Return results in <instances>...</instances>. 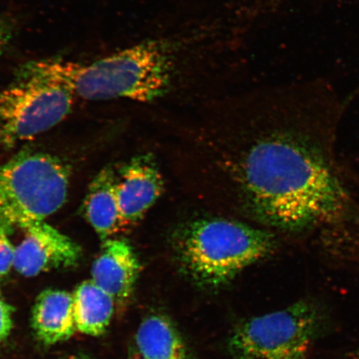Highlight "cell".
Masks as SVG:
<instances>
[{
    "label": "cell",
    "mask_w": 359,
    "mask_h": 359,
    "mask_svg": "<svg viewBox=\"0 0 359 359\" xmlns=\"http://www.w3.org/2000/svg\"><path fill=\"white\" fill-rule=\"evenodd\" d=\"M243 180L260 215L288 230L334 222L348 201L330 135L309 140L277 137L257 143L245 157Z\"/></svg>",
    "instance_id": "6da1fadb"
},
{
    "label": "cell",
    "mask_w": 359,
    "mask_h": 359,
    "mask_svg": "<svg viewBox=\"0 0 359 359\" xmlns=\"http://www.w3.org/2000/svg\"><path fill=\"white\" fill-rule=\"evenodd\" d=\"M16 75L60 84L86 100L149 102L163 97L147 39L90 64L62 58L31 61Z\"/></svg>",
    "instance_id": "7a4b0ae2"
},
{
    "label": "cell",
    "mask_w": 359,
    "mask_h": 359,
    "mask_svg": "<svg viewBox=\"0 0 359 359\" xmlns=\"http://www.w3.org/2000/svg\"><path fill=\"white\" fill-rule=\"evenodd\" d=\"M273 247L266 232L227 219H210L193 224L180 241L177 254L183 271L195 284L217 289L266 257Z\"/></svg>",
    "instance_id": "3957f363"
},
{
    "label": "cell",
    "mask_w": 359,
    "mask_h": 359,
    "mask_svg": "<svg viewBox=\"0 0 359 359\" xmlns=\"http://www.w3.org/2000/svg\"><path fill=\"white\" fill-rule=\"evenodd\" d=\"M332 330L329 308L320 300L305 299L241 323L228 348L233 359H309L313 344Z\"/></svg>",
    "instance_id": "277c9868"
},
{
    "label": "cell",
    "mask_w": 359,
    "mask_h": 359,
    "mask_svg": "<svg viewBox=\"0 0 359 359\" xmlns=\"http://www.w3.org/2000/svg\"><path fill=\"white\" fill-rule=\"evenodd\" d=\"M70 170L55 156L25 151L0 165V222L24 229L65 204Z\"/></svg>",
    "instance_id": "5b68a950"
},
{
    "label": "cell",
    "mask_w": 359,
    "mask_h": 359,
    "mask_svg": "<svg viewBox=\"0 0 359 359\" xmlns=\"http://www.w3.org/2000/svg\"><path fill=\"white\" fill-rule=\"evenodd\" d=\"M74 98L60 84L17 79L0 93V145L8 149L55 128L70 114Z\"/></svg>",
    "instance_id": "8992f818"
},
{
    "label": "cell",
    "mask_w": 359,
    "mask_h": 359,
    "mask_svg": "<svg viewBox=\"0 0 359 359\" xmlns=\"http://www.w3.org/2000/svg\"><path fill=\"white\" fill-rule=\"evenodd\" d=\"M16 246L13 268L25 277H34L55 269L73 268L82 257L81 247L45 221L32 223Z\"/></svg>",
    "instance_id": "52a82bcc"
},
{
    "label": "cell",
    "mask_w": 359,
    "mask_h": 359,
    "mask_svg": "<svg viewBox=\"0 0 359 359\" xmlns=\"http://www.w3.org/2000/svg\"><path fill=\"white\" fill-rule=\"evenodd\" d=\"M141 264L133 247L120 239L103 241L92 267V280L123 307L133 293Z\"/></svg>",
    "instance_id": "ba28073f"
},
{
    "label": "cell",
    "mask_w": 359,
    "mask_h": 359,
    "mask_svg": "<svg viewBox=\"0 0 359 359\" xmlns=\"http://www.w3.org/2000/svg\"><path fill=\"white\" fill-rule=\"evenodd\" d=\"M121 228L136 223L163 191L161 174L146 158L134 159L116 177Z\"/></svg>",
    "instance_id": "9c48e42d"
},
{
    "label": "cell",
    "mask_w": 359,
    "mask_h": 359,
    "mask_svg": "<svg viewBox=\"0 0 359 359\" xmlns=\"http://www.w3.org/2000/svg\"><path fill=\"white\" fill-rule=\"evenodd\" d=\"M31 325L37 339L48 346L69 339L77 331L73 294L60 290L43 291L35 300Z\"/></svg>",
    "instance_id": "30bf717a"
},
{
    "label": "cell",
    "mask_w": 359,
    "mask_h": 359,
    "mask_svg": "<svg viewBox=\"0 0 359 359\" xmlns=\"http://www.w3.org/2000/svg\"><path fill=\"white\" fill-rule=\"evenodd\" d=\"M116 175L107 168L94 178L83 204L85 217L102 241L120 231L121 217L116 196Z\"/></svg>",
    "instance_id": "8fae6325"
},
{
    "label": "cell",
    "mask_w": 359,
    "mask_h": 359,
    "mask_svg": "<svg viewBox=\"0 0 359 359\" xmlns=\"http://www.w3.org/2000/svg\"><path fill=\"white\" fill-rule=\"evenodd\" d=\"M136 343L144 359H188L181 334L164 314H151L141 323Z\"/></svg>",
    "instance_id": "7c38bea8"
},
{
    "label": "cell",
    "mask_w": 359,
    "mask_h": 359,
    "mask_svg": "<svg viewBox=\"0 0 359 359\" xmlns=\"http://www.w3.org/2000/svg\"><path fill=\"white\" fill-rule=\"evenodd\" d=\"M73 299L76 329L90 336L104 333L114 316V299L92 280L80 284Z\"/></svg>",
    "instance_id": "4fadbf2b"
},
{
    "label": "cell",
    "mask_w": 359,
    "mask_h": 359,
    "mask_svg": "<svg viewBox=\"0 0 359 359\" xmlns=\"http://www.w3.org/2000/svg\"><path fill=\"white\" fill-rule=\"evenodd\" d=\"M11 230L0 222V280L8 275L15 264L16 246L10 239Z\"/></svg>",
    "instance_id": "5bb4252c"
},
{
    "label": "cell",
    "mask_w": 359,
    "mask_h": 359,
    "mask_svg": "<svg viewBox=\"0 0 359 359\" xmlns=\"http://www.w3.org/2000/svg\"><path fill=\"white\" fill-rule=\"evenodd\" d=\"M13 309L0 291V343L6 340L13 329Z\"/></svg>",
    "instance_id": "9a60e30c"
},
{
    "label": "cell",
    "mask_w": 359,
    "mask_h": 359,
    "mask_svg": "<svg viewBox=\"0 0 359 359\" xmlns=\"http://www.w3.org/2000/svg\"><path fill=\"white\" fill-rule=\"evenodd\" d=\"M13 22L7 18L0 17V55L6 50L13 38Z\"/></svg>",
    "instance_id": "2e32d148"
},
{
    "label": "cell",
    "mask_w": 359,
    "mask_h": 359,
    "mask_svg": "<svg viewBox=\"0 0 359 359\" xmlns=\"http://www.w3.org/2000/svg\"><path fill=\"white\" fill-rule=\"evenodd\" d=\"M343 359H359V346L345 354Z\"/></svg>",
    "instance_id": "e0dca14e"
},
{
    "label": "cell",
    "mask_w": 359,
    "mask_h": 359,
    "mask_svg": "<svg viewBox=\"0 0 359 359\" xmlns=\"http://www.w3.org/2000/svg\"><path fill=\"white\" fill-rule=\"evenodd\" d=\"M67 359H88V358H82V357H73V358H67Z\"/></svg>",
    "instance_id": "ac0fdd59"
},
{
    "label": "cell",
    "mask_w": 359,
    "mask_h": 359,
    "mask_svg": "<svg viewBox=\"0 0 359 359\" xmlns=\"http://www.w3.org/2000/svg\"><path fill=\"white\" fill-rule=\"evenodd\" d=\"M138 359H144V358H138Z\"/></svg>",
    "instance_id": "d6986e66"
}]
</instances>
